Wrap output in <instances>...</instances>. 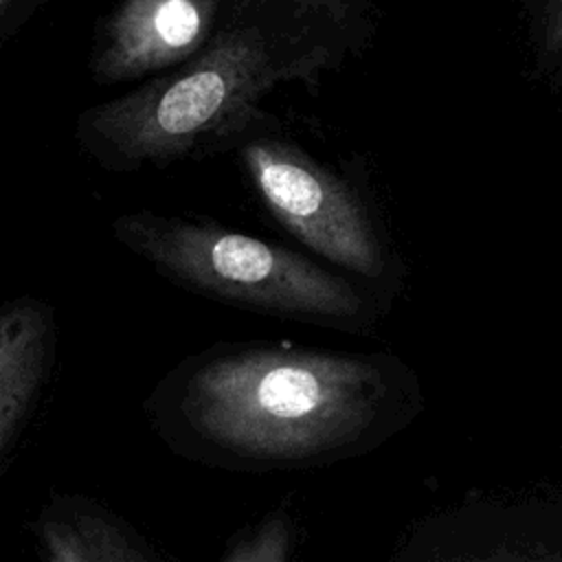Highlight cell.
<instances>
[{
	"label": "cell",
	"mask_w": 562,
	"mask_h": 562,
	"mask_svg": "<svg viewBox=\"0 0 562 562\" xmlns=\"http://www.w3.org/2000/svg\"><path fill=\"white\" fill-rule=\"evenodd\" d=\"M364 35L367 18L353 2H224L195 57L81 110L75 143L112 173L167 169L204 156L248 132L270 90L338 68Z\"/></svg>",
	"instance_id": "cell-1"
},
{
	"label": "cell",
	"mask_w": 562,
	"mask_h": 562,
	"mask_svg": "<svg viewBox=\"0 0 562 562\" xmlns=\"http://www.w3.org/2000/svg\"><path fill=\"white\" fill-rule=\"evenodd\" d=\"M110 231L160 277L215 301L336 327L369 318L367 296L345 277L215 222L136 209Z\"/></svg>",
	"instance_id": "cell-3"
},
{
	"label": "cell",
	"mask_w": 562,
	"mask_h": 562,
	"mask_svg": "<svg viewBox=\"0 0 562 562\" xmlns=\"http://www.w3.org/2000/svg\"><path fill=\"white\" fill-rule=\"evenodd\" d=\"M290 533L281 518L268 520L255 536L239 542L226 562H285Z\"/></svg>",
	"instance_id": "cell-8"
},
{
	"label": "cell",
	"mask_w": 562,
	"mask_h": 562,
	"mask_svg": "<svg viewBox=\"0 0 562 562\" xmlns=\"http://www.w3.org/2000/svg\"><path fill=\"white\" fill-rule=\"evenodd\" d=\"M59 362L55 310L37 296L0 303V470L53 389Z\"/></svg>",
	"instance_id": "cell-6"
},
{
	"label": "cell",
	"mask_w": 562,
	"mask_h": 562,
	"mask_svg": "<svg viewBox=\"0 0 562 562\" xmlns=\"http://www.w3.org/2000/svg\"><path fill=\"white\" fill-rule=\"evenodd\" d=\"M411 411V378L391 356L266 342L191 353L143 402L165 441L252 461L331 454Z\"/></svg>",
	"instance_id": "cell-2"
},
{
	"label": "cell",
	"mask_w": 562,
	"mask_h": 562,
	"mask_svg": "<svg viewBox=\"0 0 562 562\" xmlns=\"http://www.w3.org/2000/svg\"><path fill=\"white\" fill-rule=\"evenodd\" d=\"M459 562H562V558L536 549H494L485 555L465 558Z\"/></svg>",
	"instance_id": "cell-10"
},
{
	"label": "cell",
	"mask_w": 562,
	"mask_h": 562,
	"mask_svg": "<svg viewBox=\"0 0 562 562\" xmlns=\"http://www.w3.org/2000/svg\"><path fill=\"white\" fill-rule=\"evenodd\" d=\"M44 0H0V44L13 35Z\"/></svg>",
	"instance_id": "cell-9"
},
{
	"label": "cell",
	"mask_w": 562,
	"mask_h": 562,
	"mask_svg": "<svg viewBox=\"0 0 562 562\" xmlns=\"http://www.w3.org/2000/svg\"><path fill=\"white\" fill-rule=\"evenodd\" d=\"M40 538L48 562H149L119 520L77 496L44 509Z\"/></svg>",
	"instance_id": "cell-7"
},
{
	"label": "cell",
	"mask_w": 562,
	"mask_h": 562,
	"mask_svg": "<svg viewBox=\"0 0 562 562\" xmlns=\"http://www.w3.org/2000/svg\"><path fill=\"white\" fill-rule=\"evenodd\" d=\"M222 0H127L94 29L88 70L97 86L149 81L195 57L213 35Z\"/></svg>",
	"instance_id": "cell-5"
},
{
	"label": "cell",
	"mask_w": 562,
	"mask_h": 562,
	"mask_svg": "<svg viewBox=\"0 0 562 562\" xmlns=\"http://www.w3.org/2000/svg\"><path fill=\"white\" fill-rule=\"evenodd\" d=\"M237 140L239 160L257 195L299 241L360 277L384 274L378 231L345 180L279 138L248 130Z\"/></svg>",
	"instance_id": "cell-4"
},
{
	"label": "cell",
	"mask_w": 562,
	"mask_h": 562,
	"mask_svg": "<svg viewBox=\"0 0 562 562\" xmlns=\"http://www.w3.org/2000/svg\"><path fill=\"white\" fill-rule=\"evenodd\" d=\"M542 50L547 55L562 53V2L547 7V18L542 24Z\"/></svg>",
	"instance_id": "cell-11"
}]
</instances>
